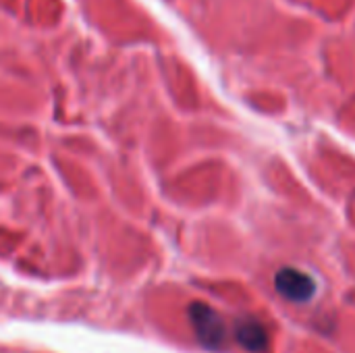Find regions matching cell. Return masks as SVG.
I'll list each match as a JSON object with an SVG mask.
<instances>
[{"label": "cell", "mask_w": 355, "mask_h": 353, "mask_svg": "<svg viewBox=\"0 0 355 353\" xmlns=\"http://www.w3.org/2000/svg\"><path fill=\"white\" fill-rule=\"evenodd\" d=\"M275 289L291 304H306L316 293V281L293 266H285L275 275Z\"/></svg>", "instance_id": "obj_2"}, {"label": "cell", "mask_w": 355, "mask_h": 353, "mask_svg": "<svg viewBox=\"0 0 355 353\" xmlns=\"http://www.w3.org/2000/svg\"><path fill=\"white\" fill-rule=\"evenodd\" d=\"M189 320H191V327L196 331L198 341L204 347H208V350H220L225 345L227 327H225L223 316L214 308H210V306H206L202 302H196L189 308Z\"/></svg>", "instance_id": "obj_1"}, {"label": "cell", "mask_w": 355, "mask_h": 353, "mask_svg": "<svg viewBox=\"0 0 355 353\" xmlns=\"http://www.w3.org/2000/svg\"><path fill=\"white\" fill-rule=\"evenodd\" d=\"M235 339L250 353H260L268 347V331L254 316H245L235 322Z\"/></svg>", "instance_id": "obj_3"}]
</instances>
